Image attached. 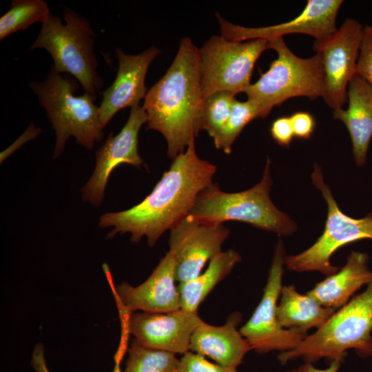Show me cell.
Returning a JSON list of instances; mask_svg holds the SVG:
<instances>
[{
	"label": "cell",
	"instance_id": "10",
	"mask_svg": "<svg viewBox=\"0 0 372 372\" xmlns=\"http://www.w3.org/2000/svg\"><path fill=\"white\" fill-rule=\"evenodd\" d=\"M286 256L284 243L280 239L274 248L261 300L249 320L240 329L251 350L260 354L293 350L308 335L295 329L283 328L277 318L276 309L283 286Z\"/></svg>",
	"mask_w": 372,
	"mask_h": 372
},
{
	"label": "cell",
	"instance_id": "23",
	"mask_svg": "<svg viewBox=\"0 0 372 372\" xmlns=\"http://www.w3.org/2000/svg\"><path fill=\"white\" fill-rule=\"evenodd\" d=\"M50 14L43 0H14L9 10L0 19V40L37 23H41Z\"/></svg>",
	"mask_w": 372,
	"mask_h": 372
},
{
	"label": "cell",
	"instance_id": "11",
	"mask_svg": "<svg viewBox=\"0 0 372 372\" xmlns=\"http://www.w3.org/2000/svg\"><path fill=\"white\" fill-rule=\"evenodd\" d=\"M364 25L355 19H346L329 37L315 41L313 50L322 59L325 76L326 103L333 110L347 101L348 85L356 74V65Z\"/></svg>",
	"mask_w": 372,
	"mask_h": 372
},
{
	"label": "cell",
	"instance_id": "32",
	"mask_svg": "<svg viewBox=\"0 0 372 372\" xmlns=\"http://www.w3.org/2000/svg\"><path fill=\"white\" fill-rule=\"evenodd\" d=\"M41 132V130L36 128L33 123L30 124L24 133L13 143L12 145L1 153V162L4 161L10 154L19 148L23 143L36 137Z\"/></svg>",
	"mask_w": 372,
	"mask_h": 372
},
{
	"label": "cell",
	"instance_id": "25",
	"mask_svg": "<svg viewBox=\"0 0 372 372\" xmlns=\"http://www.w3.org/2000/svg\"><path fill=\"white\" fill-rule=\"evenodd\" d=\"M258 118H262V116L256 103L248 99L246 101L236 99L227 124L218 137L214 141L216 147L229 154L232 144L243 128L251 121Z\"/></svg>",
	"mask_w": 372,
	"mask_h": 372
},
{
	"label": "cell",
	"instance_id": "18",
	"mask_svg": "<svg viewBox=\"0 0 372 372\" xmlns=\"http://www.w3.org/2000/svg\"><path fill=\"white\" fill-rule=\"evenodd\" d=\"M242 313L235 311L221 326H213L203 322L194 331L189 351L207 356L223 366L237 368L251 347L238 326Z\"/></svg>",
	"mask_w": 372,
	"mask_h": 372
},
{
	"label": "cell",
	"instance_id": "14",
	"mask_svg": "<svg viewBox=\"0 0 372 372\" xmlns=\"http://www.w3.org/2000/svg\"><path fill=\"white\" fill-rule=\"evenodd\" d=\"M342 0H309L303 11L296 18L280 24L248 28L234 25L216 14L221 35L232 41L270 39L289 34L311 36L315 41H322L336 30V18Z\"/></svg>",
	"mask_w": 372,
	"mask_h": 372
},
{
	"label": "cell",
	"instance_id": "20",
	"mask_svg": "<svg viewBox=\"0 0 372 372\" xmlns=\"http://www.w3.org/2000/svg\"><path fill=\"white\" fill-rule=\"evenodd\" d=\"M369 262L368 254L352 251L341 269L318 282L306 293L323 307L338 310L357 291L372 280Z\"/></svg>",
	"mask_w": 372,
	"mask_h": 372
},
{
	"label": "cell",
	"instance_id": "19",
	"mask_svg": "<svg viewBox=\"0 0 372 372\" xmlns=\"http://www.w3.org/2000/svg\"><path fill=\"white\" fill-rule=\"evenodd\" d=\"M347 96L348 108L333 110V116L347 127L354 160L361 167L366 163L372 138V86L355 74L349 83Z\"/></svg>",
	"mask_w": 372,
	"mask_h": 372
},
{
	"label": "cell",
	"instance_id": "3",
	"mask_svg": "<svg viewBox=\"0 0 372 372\" xmlns=\"http://www.w3.org/2000/svg\"><path fill=\"white\" fill-rule=\"evenodd\" d=\"M349 349L361 358H372V280L296 348L280 352L278 359L283 365L299 358L312 364L321 359L343 363Z\"/></svg>",
	"mask_w": 372,
	"mask_h": 372
},
{
	"label": "cell",
	"instance_id": "12",
	"mask_svg": "<svg viewBox=\"0 0 372 372\" xmlns=\"http://www.w3.org/2000/svg\"><path fill=\"white\" fill-rule=\"evenodd\" d=\"M147 121V114L143 107H134L121 132L116 135L110 132L96 150L94 170L81 188L84 202L96 207L101 205L110 175L119 165L129 164L138 168L146 166L138 154V136L141 126Z\"/></svg>",
	"mask_w": 372,
	"mask_h": 372
},
{
	"label": "cell",
	"instance_id": "31",
	"mask_svg": "<svg viewBox=\"0 0 372 372\" xmlns=\"http://www.w3.org/2000/svg\"><path fill=\"white\" fill-rule=\"evenodd\" d=\"M122 347H120L115 356V366L112 372H122L121 361L123 355ZM31 364L35 372H50L44 357V347L41 343H38L32 353Z\"/></svg>",
	"mask_w": 372,
	"mask_h": 372
},
{
	"label": "cell",
	"instance_id": "27",
	"mask_svg": "<svg viewBox=\"0 0 372 372\" xmlns=\"http://www.w3.org/2000/svg\"><path fill=\"white\" fill-rule=\"evenodd\" d=\"M178 372H238L236 368L209 362L205 356L187 351L179 360Z\"/></svg>",
	"mask_w": 372,
	"mask_h": 372
},
{
	"label": "cell",
	"instance_id": "22",
	"mask_svg": "<svg viewBox=\"0 0 372 372\" xmlns=\"http://www.w3.org/2000/svg\"><path fill=\"white\" fill-rule=\"evenodd\" d=\"M241 260V256L234 249L221 251L209 260L204 273L191 280L180 282L178 289L181 309L197 312L200 304L207 296L231 272Z\"/></svg>",
	"mask_w": 372,
	"mask_h": 372
},
{
	"label": "cell",
	"instance_id": "17",
	"mask_svg": "<svg viewBox=\"0 0 372 372\" xmlns=\"http://www.w3.org/2000/svg\"><path fill=\"white\" fill-rule=\"evenodd\" d=\"M118 61L117 74L114 82L103 92L99 106V117L104 128L121 110L139 105L148 91L145 85L147 70L160 53L159 49L151 46L136 54H127L119 48L116 50Z\"/></svg>",
	"mask_w": 372,
	"mask_h": 372
},
{
	"label": "cell",
	"instance_id": "9",
	"mask_svg": "<svg viewBox=\"0 0 372 372\" xmlns=\"http://www.w3.org/2000/svg\"><path fill=\"white\" fill-rule=\"evenodd\" d=\"M269 49L267 39L232 41L212 36L198 48L200 84L203 97L214 92H244L251 85L254 65Z\"/></svg>",
	"mask_w": 372,
	"mask_h": 372
},
{
	"label": "cell",
	"instance_id": "4",
	"mask_svg": "<svg viewBox=\"0 0 372 372\" xmlns=\"http://www.w3.org/2000/svg\"><path fill=\"white\" fill-rule=\"evenodd\" d=\"M29 87L38 96L55 131L54 158L63 153L70 136L87 149H91L95 142L102 141L104 133L99 106L94 103L96 96L85 92L82 96H75L79 89L76 79L62 75L52 65L43 81H32Z\"/></svg>",
	"mask_w": 372,
	"mask_h": 372
},
{
	"label": "cell",
	"instance_id": "7",
	"mask_svg": "<svg viewBox=\"0 0 372 372\" xmlns=\"http://www.w3.org/2000/svg\"><path fill=\"white\" fill-rule=\"evenodd\" d=\"M269 49L276 51L278 57L267 72L245 90L248 100L260 107L262 118L274 106L286 100L305 96L311 99L324 97L325 76L322 56L319 52L310 58L295 55L287 46L282 37L268 39Z\"/></svg>",
	"mask_w": 372,
	"mask_h": 372
},
{
	"label": "cell",
	"instance_id": "26",
	"mask_svg": "<svg viewBox=\"0 0 372 372\" xmlns=\"http://www.w3.org/2000/svg\"><path fill=\"white\" fill-rule=\"evenodd\" d=\"M235 94L227 91L214 92L204 98L203 130L215 141L224 129L230 116Z\"/></svg>",
	"mask_w": 372,
	"mask_h": 372
},
{
	"label": "cell",
	"instance_id": "33",
	"mask_svg": "<svg viewBox=\"0 0 372 372\" xmlns=\"http://www.w3.org/2000/svg\"><path fill=\"white\" fill-rule=\"evenodd\" d=\"M342 363L339 361H333L325 369H318L313 364L304 362L299 366L288 371L287 372H338Z\"/></svg>",
	"mask_w": 372,
	"mask_h": 372
},
{
	"label": "cell",
	"instance_id": "24",
	"mask_svg": "<svg viewBox=\"0 0 372 372\" xmlns=\"http://www.w3.org/2000/svg\"><path fill=\"white\" fill-rule=\"evenodd\" d=\"M127 351L126 366L122 372H178L180 360L174 353L145 347L135 338Z\"/></svg>",
	"mask_w": 372,
	"mask_h": 372
},
{
	"label": "cell",
	"instance_id": "2",
	"mask_svg": "<svg viewBox=\"0 0 372 372\" xmlns=\"http://www.w3.org/2000/svg\"><path fill=\"white\" fill-rule=\"evenodd\" d=\"M204 97L200 84L198 48L183 37L165 75L148 90L143 103L146 130L159 132L174 159L203 130Z\"/></svg>",
	"mask_w": 372,
	"mask_h": 372
},
{
	"label": "cell",
	"instance_id": "1",
	"mask_svg": "<svg viewBox=\"0 0 372 372\" xmlns=\"http://www.w3.org/2000/svg\"><path fill=\"white\" fill-rule=\"evenodd\" d=\"M216 172L214 165L198 156L194 138L173 159L149 195L130 209L103 214L99 226L114 227L107 234L109 238L130 233L132 242H138L145 236L149 246L153 247L163 233L189 214L198 194L213 183Z\"/></svg>",
	"mask_w": 372,
	"mask_h": 372
},
{
	"label": "cell",
	"instance_id": "21",
	"mask_svg": "<svg viewBox=\"0 0 372 372\" xmlns=\"http://www.w3.org/2000/svg\"><path fill=\"white\" fill-rule=\"evenodd\" d=\"M336 310L321 305L308 294L300 293L294 285L282 286L276 316L285 329L307 334L322 327Z\"/></svg>",
	"mask_w": 372,
	"mask_h": 372
},
{
	"label": "cell",
	"instance_id": "34",
	"mask_svg": "<svg viewBox=\"0 0 372 372\" xmlns=\"http://www.w3.org/2000/svg\"><path fill=\"white\" fill-rule=\"evenodd\" d=\"M371 364H372V360H371Z\"/></svg>",
	"mask_w": 372,
	"mask_h": 372
},
{
	"label": "cell",
	"instance_id": "13",
	"mask_svg": "<svg viewBox=\"0 0 372 372\" xmlns=\"http://www.w3.org/2000/svg\"><path fill=\"white\" fill-rule=\"evenodd\" d=\"M223 224L201 222L189 215L170 230L169 251L176 262V280L183 282L200 274L205 263L221 252L229 236Z\"/></svg>",
	"mask_w": 372,
	"mask_h": 372
},
{
	"label": "cell",
	"instance_id": "6",
	"mask_svg": "<svg viewBox=\"0 0 372 372\" xmlns=\"http://www.w3.org/2000/svg\"><path fill=\"white\" fill-rule=\"evenodd\" d=\"M63 13L65 23L59 17L51 13L48 16L28 50H46L52 56L56 71L72 75L85 92L96 96L103 85L94 51L96 35L84 17L68 7Z\"/></svg>",
	"mask_w": 372,
	"mask_h": 372
},
{
	"label": "cell",
	"instance_id": "16",
	"mask_svg": "<svg viewBox=\"0 0 372 372\" xmlns=\"http://www.w3.org/2000/svg\"><path fill=\"white\" fill-rule=\"evenodd\" d=\"M177 262L168 251L141 285L133 287L123 282L115 287L120 311L126 315L136 311L169 313L181 309L180 294L176 285Z\"/></svg>",
	"mask_w": 372,
	"mask_h": 372
},
{
	"label": "cell",
	"instance_id": "28",
	"mask_svg": "<svg viewBox=\"0 0 372 372\" xmlns=\"http://www.w3.org/2000/svg\"><path fill=\"white\" fill-rule=\"evenodd\" d=\"M356 74L372 86V25L364 26Z\"/></svg>",
	"mask_w": 372,
	"mask_h": 372
},
{
	"label": "cell",
	"instance_id": "30",
	"mask_svg": "<svg viewBox=\"0 0 372 372\" xmlns=\"http://www.w3.org/2000/svg\"><path fill=\"white\" fill-rule=\"evenodd\" d=\"M294 136L300 138H309L315 128V120L308 112H298L290 116Z\"/></svg>",
	"mask_w": 372,
	"mask_h": 372
},
{
	"label": "cell",
	"instance_id": "15",
	"mask_svg": "<svg viewBox=\"0 0 372 372\" xmlns=\"http://www.w3.org/2000/svg\"><path fill=\"white\" fill-rule=\"evenodd\" d=\"M127 316L128 333L143 346L172 353L189 351L191 337L204 321L198 313L179 309L169 313H136Z\"/></svg>",
	"mask_w": 372,
	"mask_h": 372
},
{
	"label": "cell",
	"instance_id": "8",
	"mask_svg": "<svg viewBox=\"0 0 372 372\" xmlns=\"http://www.w3.org/2000/svg\"><path fill=\"white\" fill-rule=\"evenodd\" d=\"M311 178L327 204L325 227L322 235L311 247L298 254L287 256L285 265L292 271H318L329 276L339 270L331 262L332 255L338 249L363 239L372 240V212L358 219L344 214L324 182L320 167L316 163Z\"/></svg>",
	"mask_w": 372,
	"mask_h": 372
},
{
	"label": "cell",
	"instance_id": "29",
	"mask_svg": "<svg viewBox=\"0 0 372 372\" xmlns=\"http://www.w3.org/2000/svg\"><path fill=\"white\" fill-rule=\"evenodd\" d=\"M270 132L279 145L288 147L294 136L290 117L283 116L276 119L271 124Z\"/></svg>",
	"mask_w": 372,
	"mask_h": 372
},
{
	"label": "cell",
	"instance_id": "5",
	"mask_svg": "<svg viewBox=\"0 0 372 372\" xmlns=\"http://www.w3.org/2000/svg\"><path fill=\"white\" fill-rule=\"evenodd\" d=\"M268 158L259 183L249 189L228 193L212 183L197 196L189 216L209 224H223L236 220L281 236L293 235L297 224L279 210L270 198L273 181Z\"/></svg>",
	"mask_w": 372,
	"mask_h": 372
}]
</instances>
